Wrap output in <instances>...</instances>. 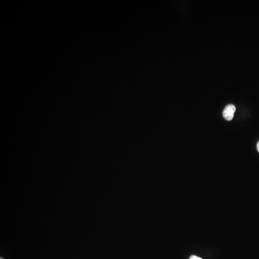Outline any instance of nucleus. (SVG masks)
<instances>
[{
	"mask_svg": "<svg viewBox=\"0 0 259 259\" xmlns=\"http://www.w3.org/2000/svg\"><path fill=\"white\" fill-rule=\"evenodd\" d=\"M236 110V107L234 105L229 104L226 106L223 112V116L224 118L227 121H231L234 117V113Z\"/></svg>",
	"mask_w": 259,
	"mask_h": 259,
	"instance_id": "1",
	"label": "nucleus"
},
{
	"mask_svg": "<svg viewBox=\"0 0 259 259\" xmlns=\"http://www.w3.org/2000/svg\"><path fill=\"white\" fill-rule=\"evenodd\" d=\"M190 259H203L202 258H200V257H197L195 255H192L191 256Z\"/></svg>",
	"mask_w": 259,
	"mask_h": 259,
	"instance_id": "2",
	"label": "nucleus"
},
{
	"mask_svg": "<svg viewBox=\"0 0 259 259\" xmlns=\"http://www.w3.org/2000/svg\"><path fill=\"white\" fill-rule=\"evenodd\" d=\"M257 150H258V152H259V141L258 142V143H257Z\"/></svg>",
	"mask_w": 259,
	"mask_h": 259,
	"instance_id": "3",
	"label": "nucleus"
},
{
	"mask_svg": "<svg viewBox=\"0 0 259 259\" xmlns=\"http://www.w3.org/2000/svg\"><path fill=\"white\" fill-rule=\"evenodd\" d=\"M0 259H3V258H0Z\"/></svg>",
	"mask_w": 259,
	"mask_h": 259,
	"instance_id": "4",
	"label": "nucleus"
}]
</instances>
